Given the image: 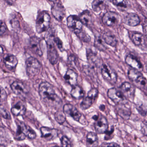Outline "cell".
<instances>
[{"mask_svg": "<svg viewBox=\"0 0 147 147\" xmlns=\"http://www.w3.org/2000/svg\"><path fill=\"white\" fill-rule=\"evenodd\" d=\"M39 94L41 100L51 107H60L62 104L61 98L55 93L53 86L49 82H44L39 85Z\"/></svg>", "mask_w": 147, "mask_h": 147, "instance_id": "obj_1", "label": "cell"}, {"mask_svg": "<svg viewBox=\"0 0 147 147\" xmlns=\"http://www.w3.org/2000/svg\"><path fill=\"white\" fill-rule=\"evenodd\" d=\"M51 17L45 11L41 12L38 16L36 24V30L38 33L48 30L50 25Z\"/></svg>", "mask_w": 147, "mask_h": 147, "instance_id": "obj_2", "label": "cell"}, {"mask_svg": "<svg viewBox=\"0 0 147 147\" xmlns=\"http://www.w3.org/2000/svg\"><path fill=\"white\" fill-rule=\"evenodd\" d=\"M26 65L27 75L30 78L37 75L41 71V64L37 59L32 57L27 59Z\"/></svg>", "mask_w": 147, "mask_h": 147, "instance_id": "obj_3", "label": "cell"}, {"mask_svg": "<svg viewBox=\"0 0 147 147\" xmlns=\"http://www.w3.org/2000/svg\"><path fill=\"white\" fill-rule=\"evenodd\" d=\"M55 38L52 36L49 37L47 40L48 58L50 62L53 65L56 64L58 60V54L54 44Z\"/></svg>", "mask_w": 147, "mask_h": 147, "instance_id": "obj_4", "label": "cell"}, {"mask_svg": "<svg viewBox=\"0 0 147 147\" xmlns=\"http://www.w3.org/2000/svg\"><path fill=\"white\" fill-rule=\"evenodd\" d=\"M67 24L70 30L77 35L82 32V23L79 17L76 15H70L67 18Z\"/></svg>", "mask_w": 147, "mask_h": 147, "instance_id": "obj_5", "label": "cell"}, {"mask_svg": "<svg viewBox=\"0 0 147 147\" xmlns=\"http://www.w3.org/2000/svg\"><path fill=\"white\" fill-rule=\"evenodd\" d=\"M121 18L117 13L109 11L106 13L102 18V21L106 25L109 26H116L119 24Z\"/></svg>", "mask_w": 147, "mask_h": 147, "instance_id": "obj_6", "label": "cell"}, {"mask_svg": "<svg viewBox=\"0 0 147 147\" xmlns=\"http://www.w3.org/2000/svg\"><path fill=\"white\" fill-rule=\"evenodd\" d=\"M101 74L103 78L111 84H115L117 80L116 72L108 65L105 64L101 68Z\"/></svg>", "mask_w": 147, "mask_h": 147, "instance_id": "obj_7", "label": "cell"}, {"mask_svg": "<svg viewBox=\"0 0 147 147\" xmlns=\"http://www.w3.org/2000/svg\"><path fill=\"white\" fill-rule=\"evenodd\" d=\"M63 111L65 115L71 117L75 120L80 122L82 115L77 108L71 104H66L63 107Z\"/></svg>", "mask_w": 147, "mask_h": 147, "instance_id": "obj_8", "label": "cell"}, {"mask_svg": "<svg viewBox=\"0 0 147 147\" xmlns=\"http://www.w3.org/2000/svg\"><path fill=\"white\" fill-rule=\"evenodd\" d=\"M51 7V13L55 18L58 21H61L65 16V10L64 7L59 1H53Z\"/></svg>", "mask_w": 147, "mask_h": 147, "instance_id": "obj_9", "label": "cell"}, {"mask_svg": "<svg viewBox=\"0 0 147 147\" xmlns=\"http://www.w3.org/2000/svg\"><path fill=\"white\" fill-rule=\"evenodd\" d=\"M120 88V91L125 98L129 100H133L135 96L136 88L132 84L128 82H124L121 85Z\"/></svg>", "mask_w": 147, "mask_h": 147, "instance_id": "obj_10", "label": "cell"}, {"mask_svg": "<svg viewBox=\"0 0 147 147\" xmlns=\"http://www.w3.org/2000/svg\"><path fill=\"white\" fill-rule=\"evenodd\" d=\"M107 96L113 102L117 104H122L125 98L120 90L119 91L114 88L108 90Z\"/></svg>", "mask_w": 147, "mask_h": 147, "instance_id": "obj_11", "label": "cell"}, {"mask_svg": "<svg viewBox=\"0 0 147 147\" xmlns=\"http://www.w3.org/2000/svg\"><path fill=\"white\" fill-rule=\"evenodd\" d=\"M42 137L48 141L54 140L58 136L59 131L55 129L42 127L40 129Z\"/></svg>", "mask_w": 147, "mask_h": 147, "instance_id": "obj_12", "label": "cell"}, {"mask_svg": "<svg viewBox=\"0 0 147 147\" xmlns=\"http://www.w3.org/2000/svg\"><path fill=\"white\" fill-rule=\"evenodd\" d=\"M108 128V123L107 119L103 116L98 118L94 124L95 131L99 134L105 133L107 131Z\"/></svg>", "mask_w": 147, "mask_h": 147, "instance_id": "obj_13", "label": "cell"}, {"mask_svg": "<svg viewBox=\"0 0 147 147\" xmlns=\"http://www.w3.org/2000/svg\"><path fill=\"white\" fill-rule=\"evenodd\" d=\"M123 21L127 25L130 26H136L140 24V19L137 14L130 13H127L125 16Z\"/></svg>", "mask_w": 147, "mask_h": 147, "instance_id": "obj_14", "label": "cell"}, {"mask_svg": "<svg viewBox=\"0 0 147 147\" xmlns=\"http://www.w3.org/2000/svg\"><path fill=\"white\" fill-rule=\"evenodd\" d=\"M4 63L7 68L13 69L18 63V60L16 56L10 54H6L3 57Z\"/></svg>", "mask_w": 147, "mask_h": 147, "instance_id": "obj_15", "label": "cell"}, {"mask_svg": "<svg viewBox=\"0 0 147 147\" xmlns=\"http://www.w3.org/2000/svg\"><path fill=\"white\" fill-rule=\"evenodd\" d=\"M31 49L32 52L39 56L42 55V52L40 46V42L39 38L36 36L32 37L30 41Z\"/></svg>", "mask_w": 147, "mask_h": 147, "instance_id": "obj_16", "label": "cell"}, {"mask_svg": "<svg viewBox=\"0 0 147 147\" xmlns=\"http://www.w3.org/2000/svg\"><path fill=\"white\" fill-rule=\"evenodd\" d=\"M26 105L23 101L17 102L11 108V113L16 116H23L26 112Z\"/></svg>", "mask_w": 147, "mask_h": 147, "instance_id": "obj_17", "label": "cell"}, {"mask_svg": "<svg viewBox=\"0 0 147 147\" xmlns=\"http://www.w3.org/2000/svg\"><path fill=\"white\" fill-rule=\"evenodd\" d=\"M125 61L128 65L134 69L138 70L142 67V63L135 56L130 54L126 57Z\"/></svg>", "mask_w": 147, "mask_h": 147, "instance_id": "obj_18", "label": "cell"}, {"mask_svg": "<svg viewBox=\"0 0 147 147\" xmlns=\"http://www.w3.org/2000/svg\"><path fill=\"white\" fill-rule=\"evenodd\" d=\"M11 87L13 93L17 95H22L27 92L24 84L20 82H14L11 85Z\"/></svg>", "mask_w": 147, "mask_h": 147, "instance_id": "obj_19", "label": "cell"}, {"mask_svg": "<svg viewBox=\"0 0 147 147\" xmlns=\"http://www.w3.org/2000/svg\"><path fill=\"white\" fill-rule=\"evenodd\" d=\"M18 125L20 126L22 132L26 137H27L31 139H35L36 138V132L29 125H26L22 122H20Z\"/></svg>", "mask_w": 147, "mask_h": 147, "instance_id": "obj_20", "label": "cell"}, {"mask_svg": "<svg viewBox=\"0 0 147 147\" xmlns=\"http://www.w3.org/2000/svg\"><path fill=\"white\" fill-rule=\"evenodd\" d=\"M77 78L78 75L72 69H68L64 76L65 81L73 86H76Z\"/></svg>", "mask_w": 147, "mask_h": 147, "instance_id": "obj_21", "label": "cell"}, {"mask_svg": "<svg viewBox=\"0 0 147 147\" xmlns=\"http://www.w3.org/2000/svg\"><path fill=\"white\" fill-rule=\"evenodd\" d=\"M79 18L82 24L86 26H90L93 24L92 16L91 13L88 10H86L81 13Z\"/></svg>", "mask_w": 147, "mask_h": 147, "instance_id": "obj_22", "label": "cell"}, {"mask_svg": "<svg viewBox=\"0 0 147 147\" xmlns=\"http://www.w3.org/2000/svg\"><path fill=\"white\" fill-rule=\"evenodd\" d=\"M86 143L88 147H98V138L97 134L93 132L88 133L86 136Z\"/></svg>", "mask_w": 147, "mask_h": 147, "instance_id": "obj_23", "label": "cell"}, {"mask_svg": "<svg viewBox=\"0 0 147 147\" xmlns=\"http://www.w3.org/2000/svg\"><path fill=\"white\" fill-rule=\"evenodd\" d=\"M103 39L107 44L112 47H115L117 43V40L115 35L110 32L104 33Z\"/></svg>", "mask_w": 147, "mask_h": 147, "instance_id": "obj_24", "label": "cell"}, {"mask_svg": "<svg viewBox=\"0 0 147 147\" xmlns=\"http://www.w3.org/2000/svg\"><path fill=\"white\" fill-rule=\"evenodd\" d=\"M132 42L136 45L140 46L145 44V39L144 36L138 32H134L131 35Z\"/></svg>", "mask_w": 147, "mask_h": 147, "instance_id": "obj_25", "label": "cell"}, {"mask_svg": "<svg viewBox=\"0 0 147 147\" xmlns=\"http://www.w3.org/2000/svg\"><path fill=\"white\" fill-rule=\"evenodd\" d=\"M71 94L73 98L77 99H80L84 97L85 93L83 89L78 86L73 87L71 92Z\"/></svg>", "mask_w": 147, "mask_h": 147, "instance_id": "obj_26", "label": "cell"}, {"mask_svg": "<svg viewBox=\"0 0 147 147\" xmlns=\"http://www.w3.org/2000/svg\"><path fill=\"white\" fill-rule=\"evenodd\" d=\"M133 82H135L137 86L142 89H147V80L141 74L137 77Z\"/></svg>", "mask_w": 147, "mask_h": 147, "instance_id": "obj_27", "label": "cell"}, {"mask_svg": "<svg viewBox=\"0 0 147 147\" xmlns=\"http://www.w3.org/2000/svg\"><path fill=\"white\" fill-rule=\"evenodd\" d=\"M105 6V1L99 0H95L92 3V7L94 11L99 12L101 11Z\"/></svg>", "mask_w": 147, "mask_h": 147, "instance_id": "obj_28", "label": "cell"}, {"mask_svg": "<svg viewBox=\"0 0 147 147\" xmlns=\"http://www.w3.org/2000/svg\"><path fill=\"white\" fill-rule=\"evenodd\" d=\"M88 60L91 64L98 66L99 64V59L98 57L93 53L92 51H88L87 52Z\"/></svg>", "mask_w": 147, "mask_h": 147, "instance_id": "obj_29", "label": "cell"}, {"mask_svg": "<svg viewBox=\"0 0 147 147\" xmlns=\"http://www.w3.org/2000/svg\"><path fill=\"white\" fill-rule=\"evenodd\" d=\"M94 100L91 98L87 96L83 99V100L80 104V107L82 110H86L88 109L92 105Z\"/></svg>", "mask_w": 147, "mask_h": 147, "instance_id": "obj_30", "label": "cell"}, {"mask_svg": "<svg viewBox=\"0 0 147 147\" xmlns=\"http://www.w3.org/2000/svg\"><path fill=\"white\" fill-rule=\"evenodd\" d=\"M113 5L119 7V9L124 10L128 7V1H118L114 0L113 1Z\"/></svg>", "mask_w": 147, "mask_h": 147, "instance_id": "obj_31", "label": "cell"}, {"mask_svg": "<svg viewBox=\"0 0 147 147\" xmlns=\"http://www.w3.org/2000/svg\"><path fill=\"white\" fill-rule=\"evenodd\" d=\"M65 114L64 113L59 112L55 114V119L59 123L62 124L65 122L66 120V117Z\"/></svg>", "mask_w": 147, "mask_h": 147, "instance_id": "obj_32", "label": "cell"}, {"mask_svg": "<svg viewBox=\"0 0 147 147\" xmlns=\"http://www.w3.org/2000/svg\"><path fill=\"white\" fill-rule=\"evenodd\" d=\"M98 90L96 88H92L89 91L88 93L87 96L94 100L98 96Z\"/></svg>", "mask_w": 147, "mask_h": 147, "instance_id": "obj_33", "label": "cell"}, {"mask_svg": "<svg viewBox=\"0 0 147 147\" xmlns=\"http://www.w3.org/2000/svg\"><path fill=\"white\" fill-rule=\"evenodd\" d=\"M61 143L62 147H71V144L70 140L67 137L63 136L61 139Z\"/></svg>", "mask_w": 147, "mask_h": 147, "instance_id": "obj_34", "label": "cell"}, {"mask_svg": "<svg viewBox=\"0 0 147 147\" xmlns=\"http://www.w3.org/2000/svg\"><path fill=\"white\" fill-rule=\"evenodd\" d=\"M94 45L95 47L99 49L100 50H102L104 49L105 46L103 44V40L100 39L99 37H97L95 38V41H94Z\"/></svg>", "mask_w": 147, "mask_h": 147, "instance_id": "obj_35", "label": "cell"}, {"mask_svg": "<svg viewBox=\"0 0 147 147\" xmlns=\"http://www.w3.org/2000/svg\"><path fill=\"white\" fill-rule=\"evenodd\" d=\"M1 116L6 119H10L11 118V115L8 111L4 108H1Z\"/></svg>", "mask_w": 147, "mask_h": 147, "instance_id": "obj_36", "label": "cell"}, {"mask_svg": "<svg viewBox=\"0 0 147 147\" xmlns=\"http://www.w3.org/2000/svg\"><path fill=\"white\" fill-rule=\"evenodd\" d=\"M141 131L144 135L147 136V120L143 121L141 124Z\"/></svg>", "mask_w": 147, "mask_h": 147, "instance_id": "obj_37", "label": "cell"}, {"mask_svg": "<svg viewBox=\"0 0 147 147\" xmlns=\"http://www.w3.org/2000/svg\"><path fill=\"white\" fill-rule=\"evenodd\" d=\"M55 43L60 50L61 51H63V49H64L63 45L62 42L61 41V39H59L58 38H55Z\"/></svg>", "mask_w": 147, "mask_h": 147, "instance_id": "obj_38", "label": "cell"}, {"mask_svg": "<svg viewBox=\"0 0 147 147\" xmlns=\"http://www.w3.org/2000/svg\"><path fill=\"white\" fill-rule=\"evenodd\" d=\"M7 30V27L6 25L5 24V22H3L1 20V36H2L3 34L6 32Z\"/></svg>", "mask_w": 147, "mask_h": 147, "instance_id": "obj_39", "label": "cell"}, {"mask_svg": "<svg viewBox=\"0 0 147 147\" xmlns=\"http://www.w3.org/2000/svg\"><path fill=\"white\" fill-rule=\"evenodd\" d=\"M101 147H120V146L116 143L111 142L103 144Z\"/></svg>", "mask_w": 147, "mask_h": 147, "instance_id": "obj_40", "label": "cell"}, {"mask_svg": "<svg viewBox=\"0 0 147 147\" xmlns=\"http://www.w3.org/2000/svg\"><path fill=\"white\" fill-rule=\"evenodd\" d=\"M143 30L145 37L147 38V21H145L143 25Z\"/></svg>", "mask_w": 147, "mask_h": 147, "instance_id": "obj_41", "label": "cell"}, {"mask_svg": "<svg viewBox=\"0 0 147 147\" xmlns=\"http://www.w3.org/2000/svg\"><path fill=\"white\" fill-rule=\"evenodd\" d=\"M7 97L6 94L5 92L4 89H3L2 88H1V101H2V100L5 99Z\"/></svg>", "mask_w": 147, "mask_h": 147, "instance_id": "obj_42", "label": "cell"}, {"mask_svg": "<svg viewBox=\"0 0 147 147\" xmlns=\"http://www.w3.org/2000/svg\"><path fill=\"white\" fill-rule=\"evenodd\" d=\"M104 106L103 105H101L100 107V109L101 110V111H103V110H104L105 108H103V107H104Z\"/></svg>", "mask_w": 147, "mask_h": 147, "instance_id": "obj_43", "label": "cell"}, {"mask_svg": "<svg viewBox=\"0 0 147 147\" xmlns=\"http://www.w3.org/2000/svg\"><path fill=\"white\" fill-rule=\"evenodd\" d=\"M1 147H6V146L4 145V144H1Z\"/></svg>", "mask_w": 147, "mask_h": 147, "instance_id": "obj_44", "label": "cell"}, {"mask_svg": "<svg viewBox=\"0 0 147 147\" xmlns=\"http://www.w3.org/2000/svg\"><path fill=\"white\" fill-rule=\"evenodd\" d=\"M145 6H146V8H147V1H145Z\"/></svg>", "mask_w": 147, "mask_h": 147, "instance_id": "obj_45", "label": "cell"}, {"mask_svg": "<svg viewBox=\"0 0 147 147\" xmlns=\"http://www.w3.org/2000/svg\"><path fill=\"white\" fill-rule=\"evenodd\" d=\"M59 147V146H57V145H55V146H51V147Z\"/></svg>", "mask_w": 147, "mask_h": 147, "instance_id": "obj_46", "label": "cell"}, {"mask_svg": "<svg viewBox=\"0 0 147 147\" xmlns=\"http://www.w3.org/2000/svg\"><path fill=\"white\" fill-rule=\"evenodd\" d=\"M28 147V146H26V147H25V146H24V147Z\"/></svg>", "mask_w": 147, "mask_h": 147, "instance_id": "obj_47", "label": "cell"}, {"mask_svg": "<svg viewBox=\"0 0 147 147\" xmlns=\"http://www.w3.org/2000/svg\"><path fill=\"white\" fill-rule=\"evenodd\" d=\"M146 70H147V67H146Z\"/></svg>", "mask_w": 147, "mask_h": 147, "instance_id": "obj_48", "label": "cell"}]
</instances>
